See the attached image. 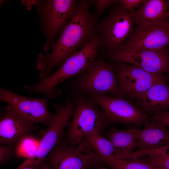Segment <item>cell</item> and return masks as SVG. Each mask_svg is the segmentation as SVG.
Here are the masks:
<instances>
[{
    "label": "cell",
    "instance_id": "1",
    "mask_svg": "<svg viewBox=\"0 0 169 169\" xmlns=\"http://www.w3.org/2000/svg\"><path fill=\"white\" fill-rule=\"evenodd\" d=\"M90 4L89 0L79 1L75 12L63 28L51 52L46 55L39 54L36 65L40 71L39 80L50 75L54 69L84 47L96 34V16L89 11Z\"/></svg>",
    "mask_w": 169,
    "mask_h": 169
},
{
    "label": "cell",
    "instance_id": "2",
    "mask_svg": "<svg viewBox=\"0 0 169 169\" xmlns=\"http://www.w3.org/2000/svg\"><path fill=\"white\" fill-rule=\"evenodd\" d=\"M100 45L96 34L84 47L67 57L54 73L35 84L25 85L24 88L29 93L42 94L50 99L60 96L62 91L56 87L85 71L97 58Z\"/></svg>",
    "mask_w": 169,
    "mask_h": 169
},
{
    "label": "cell",
    "instance_id": "3",
    "mask_svg": "<svg viewBox=\"0 0 169 169\" xmlns=\"http://www.w3.org/2000/svg\"><path fill=\"white\" fill-rule=\"evenodd\" d=\"M73 92L70 97L75 105L74 111L63 141L67 145H76L85 136L95 131L102 134L110 124L105 113L99 109L93 98Z\"/></svg>",
    "mask_w": 169,
    "mask_h": 169
},
{
    "label": "cell",
    "instance_id": "4",
    "mask_svg": "<svg viewBox=\"0 0 169 169\" xmlns=\"http://www.w3.org/2000/svg\"><path fill=\"white\" fill-rule=\"evenodd\" d=\"M64 89L88 95L120 97L117 77L112 65L102 57L96 59L84 72L77 75Z\"/></svg>",
    "mask_w": 169,
    "mask_h": 169
},
{
    "label": "cell",
    "instance_id": "5",
    "mask_svg": "<svg viewBox=\"0 0 169 169\" xmlns=\"http://www.w3.org/2000/svg\"><path fill=\"white\" fill-rule=\"evenodd\" d=\"M45 159L54 169H97L107 165L84 138L76 145H56Z\"/></svg>",
    "mask_w": 169,
    "mask_h": 169
},
{
    "label": "cell",
    "instance_id": "6",
    "mask_svg": "<svg viewBox=\"0 0 169 169\" xmlns=\"http://www.w3.org/2000/svg\"><path fill=\"white\" fill-rule=\"evenodd\" d=\"M132 11L124 10L119 4L95 24L100 47L111 52L118 49L130 36L133 30Z\"/></svg>",
    "mask_w": 169,
    "mask_h": 169
},
{
    "label": "cell",
    "instance_id": "7",
    "mask_svg": "<svg viewBox=\"0 0 169 169\" xmlns=\"http://www.w3.org/2000/svg\"><path fill=\"white\" fill-rule=\"evenodd\" d=\"M53 106L55 109L56 112L47 128L41 131L37 152L33 157L26 160L21 165H40L53 149L63 141L64 129L73 117L75 105L70 100L63 105L54 103Z\"/></svg>",
    "mask_w": 169,
    "mask_h": 169
},
{
    "label": "cell",
    "instance_id": "8",
    "mask_svg": "<svg viewBox=\"0 0 169 169\" xmlns=\"http://www.w3.org/2000/svg\"><path fill=\"white\" fill-rule=\"evenodd\" d=\"M112 64L117 75L120 96L136 100L153 85L166 83L163 74L149 72L135 66L115 62Z\"/></svg>",
    "mask_w": 169,
    "mask_h": 169
},
{
    "label": "cell",
    "instance_id": "9",
    "mask_svg": "<svg viewBox=\"0 0 169 169\" xmlns=\"http://www.w3.org/2000/svg\"><path fill=\"white\" fill-rule=\"evenodd\" d=\"M115 62L130 64L150 73L163 74L169 71V56L165 48L156 50L119 49L105 52Z\"/></svg>",
    "mask_w": 169,
    "mask_h": 169
},
{
    "label": "cell",
    "instance_id": "10",
    "mask_svg": "<svg viewBox=\"0 0 169 169\" xmlns=\"http://www.w3.org/2000/svg\"><path fill=\"white\" fill-rule=\"evenodd\" d=\"M88 95L103 109L110 124L119 123L127 125H141L149 121L146 114L125 98L106 95Z\"/></svg>",
    "mask_w": 169,
    "mask_h": 169
},
{
    "label": "cell",
    "instance_id": "11",
    "mask_svg": "<svg viewBox=\"0 0 169 169\" xmlns=\"http://www.w3.org/2000/svg\"><path fill=\"white\" fill-rule=\"evenodd\" d=\"M0 100L34 124H42L47 126L54 115V113L52 114L49 110L48 101L44 97L34 98L25 97L1 87Z\"/></svg>",
    "mask_w": 169,
    "mask_h": 169
},
{
    "label": "cell",
    "instance_id": "12",
    "mask_svg": "<svg viewBox=\"0 0 169 169\" xmlns=\"http://www.w3.org/2000/svg\"><path fill=\"white\" fill-rule=\"evenodd\" d=\"M168 45L169 22L167 20L137 24L130 36L119 49L156 50Z\"/></svg>",
    "mask_w": 169,
    "mask_h": 169
},
{
    "label": "cell",
    "instance_id": "13",
    "mask_svg": "<svg viewBox=\"0 0 169 169\" xmlns=\"http://www.w3.org/2000/svg\"><path fill=\"white\" fill-rule=\"evenodd\" d=\"M79 2L75 0L47 1L43 10L47 36L46 46L72 18L77 9Z\"/></svg>",
    "mask_w": 169,
    "mask_h": 169
},
{
    "label": "cell",
    "instance_id": "14",
    "mask_svg": "<svg viewBox=\"0 0 169 169\" xmlns=\"http://www.w3.org/2000/svg\"><path fill=\"white\" fill-rule=\"evenodd\" d=\"M34 124L8 105L0 117V145H15L31 134Z\"/></svg>",
    "mask_w": 169,
    "mask_h": 169
},
{
    "label": "cell",
    "instance_id": "15",
    "mask_svg": "<svg viewBox=\"0 0 169 169\" xmlns=\"http://www.w3.org/2000/svg\"><path fill=\"white\" fill-rule=\"evenodd\" d=\"M136 100V105L146 114L154 115L167 111L169 109V85L166 83L155 84Z\"/></svg>",
    "mask_w": 169,
    "mask_h": 169
},
{
    "label": "cell",
    "instance_id": "16",
    "mask_svg": "<svg viewBox=\"0 0 169 169\" xmlns=\"http://www.w3.org/2000/svg\"><path fill=\"white\" fill-rule=\"evenodd\" d=\"M167 126L157 120L151 119L142 129L138 130L139 150L158 149L169 144V130Z\"/></svg>",
    "mask_w": 169,
    "mask_h": 169
},
{
    "label": "cell",
    "instance_id": "17",
    "mask_svg": "<svg viewBox=\"0 0 169 169\" xmlns=\"http://www.w3.org/2000/svg\"><path fill=\"white\" fill-rule=\"evenodd\" d=\"M168 3L166 0H144L139 9L132 11L134 23L137 25L168 20Z\"/></svg>",
    "mask_w": 169,
    "mask_h": 169
},
{
    "label": "cell",
    "instance_id": "18",
    "mask_svg": "<svg viewBox=\"0 0 169 169\" xmlns=\"http://www.w3.org/2000/svg\"><path fill=\"white\" fill-rule=\"evenodd\" d=\"M138 130H119L111 127L106 132L108 139L113 143L118 152V159H123L125 156L133 153L138 147Z\"/></svg>",
    "mask_w": 169,
    "mask_h": 169
},
{
    "label": "cell",
    "instance_id": "19",
    "mask_svg": "<svg viewBox=\"0 0 169 169\" xmlns=\"http://www.w3.org/2000/svg\"><path fill=\"white\" fill-rule=\"evenodd\" d=\"M84 138L93 150L106 161L118 159L119 154L113 143L100 132H93L85 136Z\"/></svg>",
    "mask_w": 169,
    "mask_h": 169
},
{
    "label": "cell",
    "instance_id": "20",
    "mask_svg": "<svg viewBox=\"0 0 169 169\" xmlns=\"http://www.w3.org/2000/svg\"><path fill=\"white\" fill-rule=\"evenodd\" d=\"M40 139L31 135H27L15 145L14 155L26 160L33 157L37 152Z\"/></svg>",
    "mask_w": 169,
    "mask_h": 169
},
{
    "label": "cell",
    "instance_id": "21",
    "mask_svg": "<svg viewBox=\"0 0 169 169\" xmlns=\"http://www.w3.org/2000/svg\"><path fill=\"white\" fill-rule=\"evenodd\" d=\"M106 162L111 169H159L138 158L128 160L115 159Z\"/></svg>",
    "mask_w": 169,
    "mask_h": 169
},
{
    "label": "cell",
    "instance_id": "22",
    "mask_svg": "<svg viewBox=\"0 0 169 169\" xmlns=\"http://www.w3.org/2000/svg\"><path fill=\"white\" fill-rule=\"evenodd\" d=\"M138 158L148 162L159 169H169V156L158 154H150Z\"/></svg>",
    "mask_w": 169,
    "mask_h": 169
},
{
    "label": "cell",
    "instance_id": "23",
    "mask_svg": "<svg viewBox=\"0 0 169 169\" xmlns=\"http://www.w3.org/2000/svg\"><path fill=\"white\" fill-rule=\"evenodd\" d=\"M150 154H158L163 156H169V144L161 148L147 151L138 150L133 152L129 155L131 159Z\"/></svg>",
    "mask_w": 169,
    "mask_h": 169
},
{
    "label": "cell",
    "instance_id": "24",
    "mask_svg": "<svg viewBox=\"0 0 169 169\" xmlns=\"http://www.w3.org/2000/svg\"><path fill=\"white\" fill-rule=\"evenodd\" d=\"M89 1L90 4H93L95 6L96 20L107 8L119 3V0H95Z\"/></svg>",
    "mask_w": 169,
    "mask_h": 169
},
{
    "label": "cell",
    "instance_id": "25",
    "mask_svg": "<svg viewBox=\"0 0 169 169\" xmlns=\"http://www.w3.org/2000/svg\"><path fill=\"white\" fill-rule=\"evenodd\" d=\"M15 145H1L0 146V164L8 161L14 155Z\"/></svg>",
    "mask_w": 169,
    "mask_h": 169
},
{
    "label": "cell",
    "instance_id": "26",
    "mask_svg": "<svg viewBox=\"0 0 169 169\" xmlns=\"http://www.w3.org/2000/svg\"><path fill=\"white\" fill-rule=\"evenodd\" d=\"M144 0H120L119 3L125 10L132 11L142 4Z\"/></svg>",
    "mask_w": 169,
    "mask_h": 169
},
{
    "label": "cell",
    "instance_id": "27",
    "mask_svg": "<svg viewBox=\"0 0 169 169\" xmlns=\"http://www.w3.org/2000/svg\"><path fill=\"white\" fill-rule=\"evenodd\" d=\"M151 119L160 121L169 128V111H165L157 113L153 115Z\"/></svg>",
    "mask_w": 169,
    "mask_h": 169
},
{
    "label": "cell",
    "instance_id": "28",
    "mask_svg": "<svg viewBox=\"0 0 169 169\" xmlns=\"http://www.w3.org/2000/svg\"><path fill=\"white\" fill-rule=\"evenodd\" d=\"M39 165L32 164L20 165L18 169H39Z\"/></svg>",
    "mask_w": 169,
    "mask_h": 169
},
{
    "label": "cell",
    "instance_id": "29",
    "mask_svg": "<svg viewBox=\"0 0 169 169\" xmlns=\"http://www.w3.org/2000/svg\"><path fill=\"white\" fill-rule=\"evenodd\" d=\"M39 169H54L49 165L45 162H43L40 165Z\"/></svg>",
    "mask_w": 169,
    "mask_h": 169
},
{
    "label": "cell",
    "instance_id": "30",
    "mask_svg": "<svg viewBox=\"0 0 169 169\" xmlns=\"http://www.w3.org/2000/svg\"><path fill=\"white\" fill-rule=\"evenodd\" d=\"M168 11L167 13V15L168 18V21L169 22V0L168 1Z\"/></svg>",
    "mask_w": 169,
    "mask_h": 169
},
{
    "label": "cell",
    "instance_id": "31",
    "mask_svg": "<svg viewBox=\"0 0 169 169\" xmlns=\"http://www.w3.org/2000/svg\"><path fill=\"white\" fill-rule=\"evenodd\" d=\"M97 169H108L107 168L105 167V166H103Z\"/></svg>",
    "mask_w": 169,
    "mask_h": 169
},
{
    "label": "cell",
    "instance_id": "32",
    "mask_svg": "<svg viewBox=\"0 0 169 169\" xmlns=\"http://www.w3.org/2000/svg\"><path fill=\"white\" fill-rule=\"evenodd\" d=\"M168 80H169V78H168Z\"/></svg>",
    "mask_w": 169,
    "mask_h": 169
}]
</instances>
